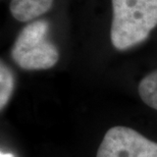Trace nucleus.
Wrapping results in <instances>:
<instances>
[{
	"instance_id": "obj_1",
	"label": "nucleus",
	"mask_w": 157,
	"mask_h": 157,
	"mask_svg": "<svg viewBox=\"0 0 157 157\" xmlns=\"http://www.w3.org/2000/svg\"><path fill=\"white\" fill-rule=\"evenodd\" d=\"M110 40L117 50L144 42L157 26V0H111Z\"/></svg>"
},
{
	"instance_id": "obj_2",
	"label": "nucleus",
	"mask_w": 157,
	"mask_h": 157,
	"mask_svg": "<svg viewBox=\"0 0 157 157\" xmlns=\"http://www.w3.org/2000/svg\"><path fill=\"white\" fill-rule=\"evenodd\" d=\"M49 23L35 21L23 28L11 48V58L26 71H42L53 67L59 60L54 44L47 40Z\"/></svg>"
},
{
	"instance_id": "obj_3",
	"label": "nucleus",
	"mask_w": 157,
	"mask_h": 157,
	"mask_svg": "<svg viewBox=\"0 0 157 157\" xmlns=\"http://www.w3.org/2000/svg\"><path fill=\"white\" fill-rule=\"evenodd\" d=\"M96 157H157V143L131 128L115 125L105 133Z\"/></svg>"
},
{
	"instance_id": "obj_4",
	"label": "nucleus",
	"mask_w": 157,
	"mask_h": 157,
	"mask_svg": "<svg viewBox=\"0 0 157 157\" xmlns=\"http://www.w3.org/2000/svg\"><path fill=\"white\" fill-rule=\"evenodd\" d=\"M54 0H10L9 11L17 21L27 23L48 12Z\"/></svg>"
},
{
	"instance_id": "obj_5",
	"label": "nucleus",
	"mask_w": 157,
	"mask_h": 157,
	"mask_svg": "<svg viewBox=\"0 0 157 157\" xmlns=\"http://www.w3.org/2000/svg\"><path fill=\"white\" fill-rule=\"evenodd\" d=\"M138 91L142 101L149 107L157 110V70L143 78Z\"/></svg>"
},
{
	"instance_id": "obj_6",
	"label": "nucleus",
	"mask_w": 157,
	"mask_h": 157,
	"mask_svg": "<svg viewBox=\"0 0 157 157\" xmlns=\"http://www.w3.org/2000/svg\"><path fill=\"white\" fill-rule=\"evenodd\" d=\"M14 78L8 65L1 61L0 64V108L1 110L8 103L13 92Z\"/></svg>"
},
{
	"instance_id": "obj_7",
	"label": "nucleus",
	"mask_w": 157,
	"mask_h": 157,
	"mask_svg": "<svg viewBox=\"0 0 157 157\" xmlns=\"http://www.w3.org/2000/svg\"><path fill=\"white\" fill-rule=\"evenodd\" d=\"M1 157H13L11 154H3V153H1Z\"/></svg>"
}]
</instances>
